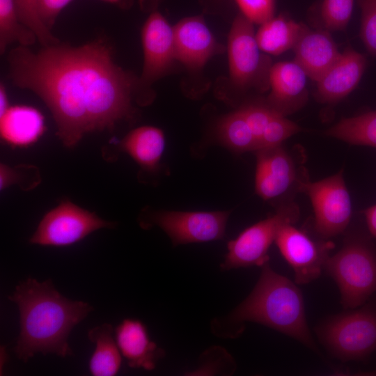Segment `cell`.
<instances>
[{
  "label": "cell",
  "instance_id": "10",
  "mask_svg": "<svg viewBox=\"0 0 376 376\" xmlns=\"http://www.w3.org/2000/svg\"><path fill=\"white\" fill-rule=\"evenodd\" d=\"M114 226L113 222L103 220L94 212L65 200L44 215L30 242L41 246H66L97 230Z\"/></svg>",
  "mask_w": 376,
  "mask_h": 376
},
{
  "label": "cell",
  "instance_id": "29",
  "mask_svg": "<svg viewBox=\"0 0 376 376\" xmlns=\"http://www.w3.org/2000/svg\"><path fill=\"white\" fill-rule=\"evenodd\" d=\"M301 130L299 125L285 116L274 114L260 136L256 150L281 146L286 139Z\"/></svg>",
  "mask_w": 376,
  "mask_h": 376
},
{
  "label": "cell",
  "instance_id": "22",
  "mask_svg": "<svg viewBox=\"0 0 376 376\" xmlns=\"http://www.w3.org/2000/svg\"><path fill=\"white\" fill-rule=\"evenodd\" d=\"M111 324L104 323L91 329L88 339L95 344L89 361V370L94 376H113L121 366V355Z\"/></svg>",
  "mask_w": 376,
  "mask_h": 376
},
{
  "label": "cell",
  "instance_id": "27",
  "mask_svg": "<svg viewBox=\"0 0 376 376\" xmlns=\"http://www.w3.org/2000/svg\"><path fill=\"white\" fill-rule=\"evenodd\" d=\"M199 366L191 375H230L236 369L232 356L223 347L214 346L205 350L200 356Z\"/></svg>",
  "mask_w": 376,
  "mask_h": 376
},
{
  "label": "cell",
  "instance_id": "20",
  "mask_svg": "<svg viewBox=\"0 0 376 376\" xmlns=\"http://www.w3.org/2000/svg\"><path fill=\"white\" fill-rule=\"evenodd\" d=\"M119 148L143 170L152 171L158 167L164 150V134L156 127H136L121 140Z\"/></svg>",
  "mask_w": 376,
  "mask_h": 376
},
{
  "label": "cell",
  "instance_id": "21",
  "mask_svg": "<svg viewBox=\"0 0 376 376\" xmlns=\"http://www.w3.org/2000/svg\"><path fill=\"white\" fill-rule=\"evenodd\" d=\"M305 26L281 13L261 24L256 32V38L263 52L280 55L293 49Z\"/></svg>",
  "mask_w": 376,
  "mask_h": 376
},
{
  "label": "cell",
  "instance_id": "39",
  "mask_svg": "<svg viewBox=\"0 0 376 376\" xmlns=\"http://www.w3.org/2000/svg\"><path fill=\"white\" fill-rule=\"evenodd\" d=\"M101 1L113 4L123 10L130 9L134 3V0H101Z\"/></svg>",
  "mask_w": 376,
  "mask_h": 376
},
{
  "label": "cell",
  "instance_id": "30",
  "mask_svg": "<svg viewBox=\"0 0 376 376\" xmlns=\"http://www.w3.org/2000/svg\"><path fill=\"white\" fill-rule=\"evenodd\" d=\"M361 10L359 36L372 56L376 58V0H357Z\"/></svg>",
  "mask_w": 376,
  "mask_h": 376
},
{
  "label": "cell",
  "instance_id": "5",
  "mask_svg": "<svg viewBox=\"0 0 376 376\" xmlns=\"http://www.w3.org/2000/svg\"><path fill=\"white\" fill-rule=\"evenodd\" d=\"M254 24L239 13L234 18L228 37L229 84L240 94L269 89L272 61L259 47Z\"/></svg>",
  "mask_w": 376,
  "mask_h": 376
},
{
  "label": "cell",
  "instance_id": "37",
  "mask_svg": "<svg viewBox=\"0 0 376 376\" xmlns=\"http://www.w3.org/2000/svg\"><path fill=\"white\" fill-rule=\"evenodd\" d=\"M208 11H220L228 5L229 0H203Z\"/></svg>",
  "mask_w": 376,
  "mask_h": 376
},
{
  "label": "cell",
  "instance_id": "24",
  "mask_svg": "<svg viewBox=\"0 0 376 376\" xmlns=\"http://www.w3.org/2000/svg\"><path fill=\"white\" fill-rule=\"evenodd\" d=\"M216 134L220 143L235 152L256 149L255 136L240 108L219 120Z\"/></svg>",
  "mask_w": 376,
  "mask_h": 376
},
{
  "label": "cell",
  "instance_id": "31",
  "mask_svg": "<svg viewBox=\"0 0 376 376\" xmlns=\"http://www.w3.org/2000/svg\"><path fill=\"white\" fill-rule=\"evenodd\" d=\"M246 119L258 143L267 123L275 113L265 100L244 103L239 107Z\"/></svg>",
  "mask_w": 376,
  "mask_h": 376
},
{
  "label": "cell",
  "instance_id": "19",
  "mask_svg": "<svg viewBox=\"0 0 376 376\" xmlns=\"http://www.w3.org/2000/svg\"><path fill=\"white\" fill-rule=\"evenodd\" d=\"M45 130L43 115L30 106L10 107L0 117L1 138L13 146L24 147L34 143Z\"/></svg>",
  "mask_w": 376,
  "mask_h": 376
},
{
  "label": "cell",
  "instance_id": "36",
  "mask_svg": "<svg viewBox=\"0 0 376 376\" xmlns=\"http://www.w3.org/2000/svg\"><path fill=\"white\" fill-rule=\"evenodd\" d=\"M163 1L164 0H138L141 10L148 14L157 10Z\"/></svg>",
  "mask_w": 376,
  "mask_h": 376
},
{
  "label": "cell",
  "instance_id": "17",
  "mask_svg": "<svg viewBox=\"0 0 376 376\" xmlns=\"http://www.w3.org/2000/svg\"><path fill=\"white\" fill-rule=\"evenodd\" d=\"M295 61L308 78L317 82L340 56L330 31L304 26L292 49Z\"/></svg>",
  "mask_w": 376,
  "mask_h": 376
},
{
  "label": "cell",
  "instance_id": "13",
  "mask_svg": "<svg viewBox=\"0 0 376 376\" xmlns=\"http://www.w3.org/2000/svg\"><path fill=\"white\" fill-rule=\"evenodd\" d=\"M274 242L293 269L298 284H307L319 277L333 247L330 242L314 241L293 224L284 225Z\"/></svg>",
  "mask_w": 376,
  "mask_h": 376
},
{
  "label": "cell",
  "instance_id": "2",
  "mask_svg": "<svg viewBox=\"0 0 376 376\" xmlns=\"http://www.w3.org/2000/svg\"><path fill=\"white\" fill-rule=\"evenodd\" d=\"M8 299L19 308L20 332L14 351L24 362L37 353L72 355L70 333L93 310L86 302L63 296L51 279L40 283L29 277Z\"/></svg>",
  "mask_w": 376,
  "mask_h": 376
},
{
  "label": "cell",
  "instance_id": "16",
  "mask_svg": "<svg viewBox=\"0 0 376 376\" xmlns=\"http://www.w3.org/2000/svg\"><path fill=\"white\" fill-rule=\"evenodd\" d=\"M366 65L364 55L347 47L316 82L315 100L326 104H336L343 100L357 88Z\"/></svg>",
  "mask_w": 376,
  "mask_h": 376
},
{
  "label": "cell",
  "instance_id": "25",
  "mask_svg": "<svg viewBox=\"0 0 376 376\" xmlns=\"http://www.w3.org/2000/svg\"><path fill=\"white\" fill-rule=\"evenodd\" d=\"M38 41L34 32L22 22L13 0H0V53L3 54L8 46L18 42L29 47Z\"/></svg>",
  "mask_w": 376,
  "mask_h": 376
},
{
  "label": "cell",
  "instance_id": "28",
  "mask_svg": "<svg viewBox=\"0 0 376 376\" xmlns=\"http://www.w3.org/2000/svg\"><path fill=\"white\" fill-rule=\"evenodd\" d=\"M13 1L19 19L34 32L42 47H48L60 42V40L40 20L37 13L38 0Z\"/></svg>",
  "mask_w": 376,
  "mask_h": 376
},
{
  "label": "cell",
  "instance_id": "3",
  "mask_svg": "<svg viewBox=\"0 0 376 376\" xmlns=\"http://www.w3.org/2000/svg\"><path fill=\"white\" fill-rule=\"evenodd\" d=\"M246 322L259 323L318 350L307 325L302 294L285 276L273 270L269 261L249 295L224 318L211 322L212 332L225 338L238 337Z\"/></svg>",
  "mask_w": 376,
  "mask_h": 376
},
{
  "label": "cell",
  "instance_id": "18",
  "mask_svg": "<svg viewBox=\"0 0 376 376\" xmlns=\"http://www.w3.org/2000/svg\"><path fill=\"white\" fill-rule=\"evenodd\" d=\"M115 338L128 366L152 370L164 351L152 342L145 325L139 320L125 319L115 329Z\"/></svg>",
  "mask_w": 376,
  "mask_h": 376
},
{
  "label": "cell",
  "instance_id": "35",
  "mask_svg": "<svg viewBox=\"0 0 376 376\" xmlns=\"http://www.w3.org/2000/svg\"><path fill=\"white\" fill-rule=\"evenodd\" d=\"M363 214L370 234L376 237V204L363 210Z\"/></svg>",
  "mask_w": 376,
  "mask_h": 376
},
{
  "label": "cell",
  "instance_id": "15",
  "mask_svg": "<svg viewBox=\"0 0 376 376\" xmlns=\"http://www.w3.org/2000/svg\"><path fill=\"white\" fill-rule=\"evenodd\" d=\"M307 77L294 61L273 64L266 104L275 113L285 117L299 111L308 100Z\"/></svg>",
  "mask_w": 376,
  "mask_h": 376
},
{
  "label": "cell",
  "instance_id": "26",
  "mask_svg": "<svg viewBox=\"0 0 376 376\" xmlns=\"http://www.w3.org/2000/svg\"><path fill=\"white\" fill-rule=\"evenodd\" d=\"M354 0H322L313 13L323 29L329 31L345 30L352 17Z\"/></svg>",
  "mask_w": 376,
  "mask_h": 376
},
{
  "label": "cell",
  "instance_id": "4",
  "mask_svg": "<svg viewBox=\"0 0 376 376\" xmlns=\"http://www.w3.org/2000/svg\"><path fill=\"white\" fill-rule=\"evenodd\" d=\"M324 268L336 282L345 308L362 306L376 291V249L363 237L348 238Z\"/></svg>",
  "mask_w": 376,
  "mask_h": 376
},
{
  "label": "cell",
  "instance_id": "38",
  "mask_svg": "<svg viewBox=\"0 0 376 376\" xmlns=\"http://www.w3.org/2000/svg\"><path fill=\"white\" fill-rule=\"evenodd\" d=\"M9 102L6 90L3 83L1 82L0 84V117L2 116L6 111L8 109Z\"/></svg>",
  "mask_w": 376,
  "mask_h": 376
},
{
  "label": "cell",
  "instance_id": "14",
  "mask_svg": "<svg viewBox=\"0 0 376 376\" xmlns=\"http://www.w3.org/2000/svg\"><path fill=\"white\" fill-rule=\"evenodd\" d=\"M173 29L176 60L189 70H201L210 58L224 51L202 15L183 18Z\"/></svg>",
  "mask_w": 376,
  "mask_h": 376
},
{
  "label": "cell",
  "instance_id": "33",
  "mask_svg": "<svg viewBox=\"0 0 376 376\" xmlns=\"http://www.w3.org/2000/svg\"><path fill=\"white\" fill-rule=\"evenodd\" d=\"M38 171L37 168L30 166L11 167L5 164L0 166V189L3 190L13 184H18L24 189L36 185L29 180L31 173Z\"/></svg>",
  "mask_w": 376,
  "mask_h": 376
},
{
  "label": "cell",
  "instance_id": "11",
  "mask_svg": "<svg viewBox=\"0 0 376 376\" xmlns=\"http://www.w3.org/2000/svg\"><path fill=\"white\" fill-rule=\"evenodd\" d=\"M230 211L152 212L141 226H157L169 237L173 246L222 240Z\"/></svg>",
  "mask_w": 376,
  "mask_h": 376
},
{
  "label": "cell",
  "instance_id": "8",
  "mask_svg": "<svg viewBox=\"0 0 376 376\" xmlns=\"http://www.w3.org/2000/svg\"><path fill=\"white\" fill-rule=\"evenodd\" d=\"M297 204L288 202L279 206L276 212L244 230L228 244V253L221 264L222 270L250 266L261 267L269 261L268 250L280 229L299 219Z\"/></svg>",
  "mask_w": 376,
  "mask_h": 376
},
{
  "label": "cell",
  "instance_id": "6",
  "mask_svg": "<svg viewBox=\"0 0 376 376\" xmlns=\"http://www.w3.org/2000/svg\"><path fill=\"white\" fill-rule=\"evenodd\" d=\"M318 334L339 359H364L376 351V308L365 306L334 316L318 327Z\"/></svg>",
  "mask_w": 376,
  "mask_h": 376
},
{
  "label": "cell",
  "instance_id": "7",
  "mask_svg": "<svg viewBox=\"0 0 376 376\" xmlns=\"http://www.w3.org/2000/svg\"><path fill=\"white\" fill-rule=\"evenodd\" d=\"M141 38L143 62L136 86V103L146 106L155 99L152 84L165 76L177 60L173 26L157 10L149 13Z\"/></svg>",
  "mask_w": 376,
  "mask_h": 376
},
{
  "label": "cell",
  "instance_id": "12",
  "mask_svg": "<svg viewBox=\"0 0 376 376\" xmlns=\"http://www.w3.org/2000/svg\"><path fill=\"white\" fill-rule=\"evenodd\" d=\"M255 152L256 167L255 191L264 201H272L294 189L306 180L302 166L283 145Z\"/></svg>",
  "mask_w": 376,
  "mask_h": 376
},
{
  "label": "cell",
  "instance_id": "32",
  "mask_svg": "<svg viewBox=\"0 0 376 376\" xmlns=\"http://www.w3.org/2000/svg\"><path fill=\"white\" fill-rule=\"evenodd\" d=\"M246 17L254 24H259L274 17L276 0H235Z\"/></svg>",
  "mask_w": 376,
  "mask_h": 376
},
{
  "label": "cell",
  "instance_id": "9",
  "mask_svg": "<svg viewBox=\"0 0 376 376\" xmlns=\"http://www.w3.org/2000/svg\"><path fill=\"white\" fill-rule=\"evenodd\" d=\"M299 192L306 194L315 215V229L327 239L343 233L352 217V201L343 169L315 182H303Z\"/></svg>",
  "mask_w": 376,
  "mask_h": 376
},
{
  "label": "cell",
  "instance_id": "1",
  "mask_svg": "<svg viewBox=\"0 0 376 376\" xmlns=\"http://www.w3.org/2000/svg\"><path fill=\"white\" fill-rule=\"evenodd\" d=\"M103 38L79 46L61 43L33 52L19 45L8 54V77L49 109L56 135L73 147L90 132L113 130L136 116L138 77L117 65Z\"/></svg>",
  "mask_w": 376,
  "mask_h": 376
},
{
  "label": "cell",
  "instance_id": "34",
  "mask_svg": "<svg viewBox=\"0 0 376 376\" xmlns=\"http://www.w3.org/2000/svg\"><path fill=\"white\" fill-rule=\"evenodd\" d=\"M72 0H38L37 13L41 22L50 31L62 10Z\"/></svg>",
  "mask_w": 376,
  "mask_h": 376
},
{
  "label": "cell",
  "instance_id": "23",
  "mask_svg": "<svg viewBox=\"0 0 376 376\" xmlns=\"http://www.w3.org/2000/svg\"><path fill=\"white\" fill-rule=\"evenodd\" d=\"M324 133L351 145L376 148V109L343 118Z\"/></svg>",
  "mask_w": 376,
  "mask_h": 376
}]
</instances>
